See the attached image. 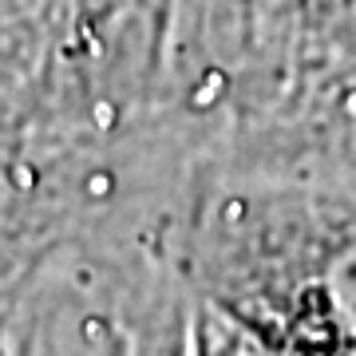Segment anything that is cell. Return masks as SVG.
Instances as JSON below:
<instances>
[{
	"mask_svg": "<svg viewBox=\"0 0 356 356\" xmlns=\"http://www.w3.org/2000/svg\"><path fill=\"white\" fill-rule=\"evenodd\" d=\"M178 269L269 356H341L356 341V186L206 159L178 218Z\"/></svg>",
	"mask_w": 356,
	"mask_h": 356,
	"instance_id": "obj_1",
	"label": "cell"
},
{
	"mask_svg": "<svg viewBox=\"0 0 356 356\" xmlns=\"http://www.w3.org/2000/svg\"><path fill=\"white\" fill-rule=\"evenodd\" d=\"M72 0H0V151L20 154L51 119L72 64Z\"/></svg>",
	"mask_w": 356,
	"mask_h": 356,
	"instance_id": "obj_3",
	"label": "cell"
},
{
	"mask_svg": "<svg viewBox=\"0 0 356 356\" xmlns=\"http://www.w3.org/2000/svg\"><path fill=\"white\" fill-rule=\"evenodd\" d=\"M16 309V297H0V353H4V332H8V317Z\"/></svg>",
	"mask_w": 356,
	"mask_h": 356,
	"instance_id": "obj_6",
	"label": "cell"
},
{
	"mask_svg": "<svg viewBox=\"0 0 356 356\" xmlns=\"http://www.w3.org/2000/svg\"><path fill=\"white\" fill-rule=\"evenodd\" d=\"M60 245V226L48 210L32 166L0 151V297H20L36 266Z\"/></svg>",
	"mask_w": 356,
	"mask_h": 356,
	"instance_id": "obj_4",
	"label": "cell"
},
{
	"mask_svg": "<svg viewBox=\"0 0 356 356\" xmlns=\"http://www.w3.org/2000/svg\"><path fill=\"white\" fill-rule=\"evenodd\" d=\"M186 356H269V348L234 317H226L222 309L194 301Z\"/></svg>",
	"mask_w": 356,
	"mask_h": 356,
	"instance_id": "obj_5",
	"label": "cell"
},
{
	"mask_svg": "<svg viewBox=\"0 0 356 356\" xmlns=\"http://www.w3.org/2000/svg\"><path fill=\"white\" fill-rule=\"evenodd\" d=\"M163 277L56 245L16 297L0 356H139L131 301Z\"/></svg>",
	"mask_w": 356,
	"mask_h": 356,
	"instance_id": "obj_2",
	"label": "cell"
}]
</instances>
